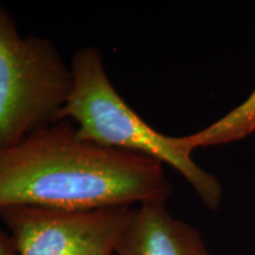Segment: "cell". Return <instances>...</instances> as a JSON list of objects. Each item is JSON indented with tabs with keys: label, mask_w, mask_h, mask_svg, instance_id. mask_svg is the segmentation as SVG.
Returning <instances> with one entry per match:
<instances>
[{
	"label": "cell",
	"mask_w": 255,
	"mask_h": 255,
	"mask_svg": "<svg viewBox=\"0 0 255 255\" xmlns=\"http://www.w3.org/2000/svg\"><path fill=\"white\" fill-rule=\"evenodd\" d=\"M163 163L82 139L60 120L0 150V207L84 210L167 202Z\"/></svg>",
	"instance_id": "6da1fadb"
},
{
	"label": "cell",
	"mask_w": 255,
	"mask_h": 255,
	"mask_svg": "<svg viewBox=\"0 0 255 255\" xmlns=\"http://www.w3.org/2000/svg\"><path fill=\"white\" fill-rule=\"evenodd\" d=\"M70 65L75 82L58 121H73L78 136L85 141L148 156L170 165L186 178L207 208H219L221 183L196 164L187 136L163 135L145 123L114 88L100 50L83 47L73 55Z\"/></svg>",
	"instance_id": "7a4b0ae2"
},
{
	"label": "cell",
	"mask_w": 255,
	"mask_h": 255,
	"mask_svg": "<svg viewBox=\"0 0 255 255\" xmlns=\"http://www.w3.org/2000/svg\"><path fill=\"white\" fill-rule=\"evenodd\" d=\"M73 72L52 41L21 37L0 6V150L58 122L73 89Z\"/></svg>",
	"instance_id": "3957f363"
},
{
	"label": "cell",
	"mask_w": 255,
	"mask_h": 255,
	"mask_svg": "<svg viewBox=\"0 0 255 255\" xmlns=\"http://www.w3.org/2000/svg\"><path fill=\"white\" fill-rule=\"evenodd\" d=\"M132 207L68 210L0 207L19 255H115Z\"/></svg>",
	"instance_id": "277c9868"
},
{
	"label": "cell",
	"mask_w": 255,
	"mask_h": 255,
	"mask_svg": "<svg viewBox=\"0 0 255 255\" xmlns=\"http://www.w3.org/2000/svg\"><path fill=\"white\" fill-rule=\"evenodd\" d=\"M165 203L133 208L115 255H214L199 231L173 218Z\"/></svg>",
	"instance_id": "5b68a950"
},
{
	"label": "cell",
	"mask_w": 255,
	"mask_h": 255,
	"mask_svg": "<svg viewBox=\"0 0 255 255\" xmlns=\"http://www.w3.org/2000/svg\"><path fill=\"white\" fill-rule=\"evenodd\" d=\"M255 131V89L239 107L205 129L188 135L191 148H208L245 138Z\"/></svg>",
	"instance_id": "8992f818"
},
{
	"label": "cell",
	"mask_w": 255,
	"mask_h": 255,
	"mask_svg": "<svg viewBox=\"0 0 255 255\" xmlns=\"http://www.w3.org/2000/svg\"><path fill=\"white\" fill-rule=\"evenodd\" d=\"M0 255H19L13 238L0 228Z\"/></svg>",
	"instance_id": "52a82bcc"
}]
</instances>
